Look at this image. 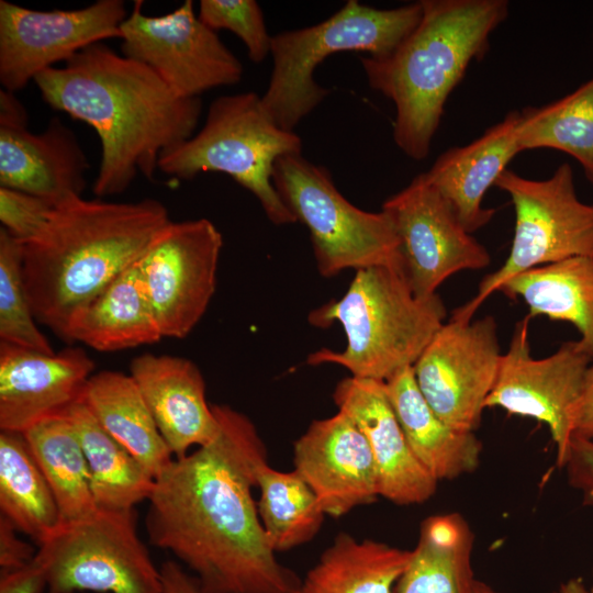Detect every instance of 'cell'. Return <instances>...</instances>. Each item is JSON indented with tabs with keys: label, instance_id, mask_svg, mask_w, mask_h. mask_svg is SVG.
Returning a JSON list of instances; mask_svg holds the SVG:
<instances>
[{
	"label": "cell",
	"instance_id": "obj_1",
	"mask_svg": "<svg viewBox=\"0 0 593 593\" xmlns=\"http://www.w3.org/2000/svg\"><path fill=\"white\" fill-rule=\"evenodd\" d=\"M212 409L216 436L155 478L148 540L191 570L202 593H298L301 579L277 559L253 497L265 444L248 416Z\"/></svg>",
	"mask_w": 593,
	"mask_h": 593
},
{
	"label": "cell",
	"instance_id": "obj_2",
	"mask_svg": "<svg viewBox=\"0 0 593 593\" xmlns=\"http://www.w3.org/2000/svg\"><path fill=\"white\" fill-rule=\"evenodd\" d=\"M34 83L52 109L92 126L101 156L92 191L123 193L138 174L153 180L160 154L190 138L202 101L178 97L146 65L103 42L38 74Z\"/></svg>",
	"mask_w": 593,
	"mask_h": 593
},
{
	"label": "cell",
	"instance_id": "obj_3",
	"mask_svg": "<svg viewBox=\"0 0 593 593\" xmlns=\"http://www.w3.org/2000/svg\"><path fill=\"white\" fill-rule=\"evenodd\" d=\"M171 222L155 199L70 197L23 244L22 275L37 323L65 340L71 318L134 265Z\"/></svg>",
	"mask_w": 593,
	"mask_h": 593
},
{
	"label": "cell",
	"instance_id": "obj_4",
	"mask_svg": "<svg viewBox=\"0 0 593 593\" xmlns=\"http://www.w3.org/2000/svg\"><path fill=\"white\" fill-rule=\"evenodd\" d=\"M421 3L419 22L390 54L360 57L370 88L394 104L395 145L414 160L428 156L448 97L510 14L506 0Z\"/></svg>",
	"mask_w": 593,
	"mask_h": 593
},
{
	"label": "cell",
	"instance_id": "obj_5",
	"mask_svg": "<svg viewBox=\"0 0 593 593\" xmlns=\"http://www.w3.org/2000/svg\"><path fill=\"white\" fill-rule=\"evenodd\" d=\"M446 316L438 293L416 296L400 269H359L339 300L309 315L310 323L318 327L338 322L346 335L345 348H321L306 362L338 365L350 377L384 382L415 363Z\"/></svg>",
	"mask_w": 593,
	"mask_h": 593
},
{
	"label": "cell",
	"instance_id": "obj_6",
	"mask_svg": "<svg viewBox=\"0 0 593 593\" xmlns=\"http://www.w3.org/2000/svg\"><path fill=\"white\" fill-rule=\"evenodd\" d=\"M421 16V1L377 9L348 0L317 24L272 35L273 66L268 87L260 96L265 111L279 127L294 132L329 94L314 79L315 69L328 55L362 52L373 57L385 56L413 31Z\"/></svg>",
	"mask_w": 593,
	"mask_h": 593
},
{
	"label": "cell",
	"instance_id": "obj_7",
	"mask_svg": "<svg viewBox=\"0 0 593 593\" xmlns=\"http://www.w3.org/2000/svg\"><path fill=\"white\" fill-rule=\"evenodd\" d=\"M293 154H302L299 135L279 127L260 96L246 91L214 99L201 128L160 154L158 170L182 180L226 174L255 195L270 222L289 225L296 220L277 192L272 172L278 158Z\"/></svg>",
	"mask_w": 593,
	"mask_h": 593
},
{
	"label": "cell",
	"instance_id": "obj_8",
	"mask_svg": "<svg viewBox=\"0 0 593 593\" xmlns=\"http://www.w3.org/2000/svg\"><path fill=\"white\" fill-rule=\"evenodd\" d=\"M272 182L296 222L307 227L323 277L370 267L402 271L400 243L388 214L350 203L327 168L302 154L286 155L275 163Z\"/></svg>",
	"mask_w": 593,
	"mask_h": 593
},
{
	"label": "cell",
	"instance_id": "obj_9",
	"mask_svg": "<svg viewBox=\"0 0 593 593\" xmlns=\"http://www.w3.org/2000/svg\"><path fill=\"white\" fill-rule=\"evenodd\" d=\"M515 212L512 246L504 264L483 277L477 294L452 313L469 322L482 303L510 279L572 257L593 256V204L579 200L572 167L564 163L544 180L506 169L495 182Z\"/></svg>",
	"mask_w": 593,
	"mask_h": 593
},
{
	"label": "cell",
	"instance_id": "obj_10",
	"mask_svg": "<svg viewBox=\"0 0 593 593\" xmlns=\"http://www.w3.org/2000/svg\"><path fill=\"white\" fill-rule=\"evenodd\" d=\"M34 560L48 593H165L134 510L98 508L61 523L38 545Z\"/></svg>",
	"mask_w": 593,
	"mask_h": 593
},
{
	"label": "cell",
	"instance_id": "obj_11",
	"mask_svg": "<svg viewBox=\"0 0 593 593\" xmlns=\"http://www.w3.org/2000/svg\"><path fill=\"white\" fill-rule=\"evenodd\" d=\"M143 1L121 25V53L150 68L178 97L200 98L208 90L240 81L244 68L217 33L200 21L193 2L157 16Z\"/></svg>",
	"mask_w": 593,
	"mask_h": 593
},
{
	"label": "cell",
	"instance_id": "obj_12",
	"mask_svg": "<svg viewBox=\"0 0 593 593\" xmlns=\"http://www.w3.org/2000/svg\"><path fill=\"white\" fill-rule=\"evenodd\" d=\"M222 247V234L210 220L171 221L136 261L163 337L184 338L205 314Z\"/></svg>",
	"mask_w": 593,
	"mask_h": 593
},
{
	"label": "cell",
	"instance_id": "obj_13",
	"mask_svg": "<svg viewBox=\"0 0 593 593\" xmlns=\"http://www.w3.org/2000/svg\"><path fill=\"white\" fill-rule=\"evenodd\" d=\"M529 320L527 315L515 325L485 409L501 407L544 423L556 446L557 466L562 468L573 436V410L593 359L579 339L564 342L548 357L534 358Z\"/></svg>",
	"mask_w": 593,
	"mask_h": 593
},
{
	"label": "cell",
	"instance_id": "obj_14",
	"mask_svg": "<svg viewBox=\"0 0 593 593\" xmlns=\"http://www.w3.org/2000/svg\"><path fill=\"white\" fill-rule=\"evenodd\" d=\"M502 353L493 316L450 318L413 365L419 391L451 428L474 433L497 377Z\"/></svg>",
	"mask_w": 593,
	"mask_h": 593
},
{
	"label": "cell",
	"instance_id": "obj_15",
	"mask_svg": "<svg viewBox=\"0 0 593 593\" xmlns=\"http://www.w3.org/2000/svg\"><path fill=\"white\" fill-rule=\"evenodd\" d=\"M381 210L392 221L402 272L416 296H432L450 276L480 270L491 262L488 249L463 227L423 172L389 197Z\"/></svg>",
	"mask_w": 593,
	"mask_h": 593
},
{
	"label": "cell",
	"instance_id": "obj_16",
	"mask_svg": "<svg viewBox=\"0 0 593 593\" xmlns=\"http://www.w3.org/2000/svg\"><path fill=\"white\" fill-rule=\"evenodd\" d=\"M122 0H98L76 10L40 11L0 1V82L25 88L42 71L66 63L83 48L122 38L127 18Z\"/></svg>",
	"mask_w": 593,
	"mask_h": 593
},
{
	"label": "cell",
	"instance_id": "obj_17",
	"mask_svg": "<svg viewBox=\"0 0 593 593\" xmlns=\"http://www.w3.org/2000/svg\"><path fill=\"white\" fill-rule=\"evenodd\" d=\"M293 462L326 516L339 518L380 496L369 444L355 421L340 410L310 424L294 443Z\"/></svg>",
	"mask_w": 593,
	"mask_h": 593
},
{
	"label": "cell",
	"instance_id": "obj_18",
	"mask_svg": "<svg viewBox=\"0 0 593 593\" xmlns=\"http://www.w3.org/2000/svg\"><path fill=\"white\" fill-rule=\"evenodd\" d=\"M94 361L79 347L45 354L0 342V429L24 433L81 400Z\"/></svg>",
	"mask_w": 593,
	"mask_h": 593
},
{
	"label": "cell",
	"instance_id": "obj_19",
	"mask_svg": "<svg viewBox=\"0 0 593 593\" xmlns=\"http://www.w3.org/2000/svg\"><path fill=\"white\" fill-rule=\"evenodd\" d=\"M333 400L355 421L369 444L380 496L398 505H413L435 494L438 482L410 449L383 381L345 378L337 383Z\"/></svg>",
	"mask_w": 593,
	"mask_h": 593
},
{
	"label": "cell",
	"instance_id": "obj_20",
	"mask_svg": "<svg viewBox=\"0 0 593 593\" xmlns=\"http://www.w3.org/2000/svg\"><path fill=\"white\" fill-rule=\"evenodd\" d=\"M130 374L175 458L216 436L219 421L206 401L203 376L192 360L145 353L131 361Z\"/></svg>",
	"mask_w": 593,
	"mask_h": 593
},
{
	"label": "cell",
	"instance_id": "obj_21",
	"mask_svg": "<svg viewBox=\"0 0 593 593\" xmlns=\"http://www.w3.org/2000/svg\"><path fill=\"white\" fill-rule=\"evenodd\" d=\"M88 158L72 130L54 116L41 133L27 125L0 126V187L51 202L81 195Z\"/></svg>",
	"mask_w": 593,
	"mask_h": 593
},
{
	"label": "cell",
	"instance_id": "obj_22",
	"mask_svg": "<svg viewBox=\"0 0 593 593\" xmlns=\"http://www.w3.org/2000/svg\"><path fill=\"white\" fill-rule=\"evenodd\" d=\"M519 123L521 112L510 111L473 142L444 152L423 172L471 234L493 219L496 210L483 208L484 195L495 186L508 163L523 152L518 139Z\"/></svg>",
	"mask_w": 593,
	"mask_h": 593
},
{
	"label": "cell",
	"instance_id": "obj_23",
	"mask_svg": "<svg viewBox=\"0 0 593 593\" xmlns=\"http://www.w3.org/2000/svg\"><path fill=\"white\" fill-rule=\"evenodd\" d=\"M384 388L410 449L437 482L479 467L482 443L474 433L451 428L433 411L417 387L413 366L384 381Z\"/></svg>",
	"mask_w": 593,
	"mask_h": 593
},
{
	"label": "cell",
	"instance_id": "obj_24",
	"mask_svg": "<svg viewBox=\"0 0 593 593\" xmlns=\"http://www.w3.org/2000/svg\"><path fill=\"white\" fill-rule=\"evenodd\" d=\"M161 338L135 262L71 318L65 340L116 351Z\"/></svg>",
	"mask_w": 593,
	"mask_h": 593
},
{
	"label": "cell",
	"instance_id": "obj_25",
	"mask_svg": "<svg viewBox=\"0 0 593 593\" xmlns=\"http://www.w3.org/2000/svg\"><path fill=\"white\" fill-rule=\"evenodd\" d=\"M81 400L102 428L154 479L174 460L131 374L112 370L93 373Z\"/></svg>",
	"mask_w": 593,
	"mask_h": 593
},
{
	"label": "cell",
	"instance_id": "obj_26",
	"mask_svg": "<svg viewBox=\"0 0 593 593\" xmlns=\"http://www.w3.org/2000/svg\"><path fill=\"white\" fill-rule=\"evenodd\" d=\"M473 532L459 513L429 516L394 593H474Z\"/></svg>",
	"mask_w": 593,
	"mask_h": 593
},
{
	"label": "cell",
	"instance_id": "obj_27",
	"mask_svg": "<svg viewBox=\"0 0 593 593\" xmlns=\"http://www.w3.org/2000/svg\"><path fill=\"white\" fill-rule=\"evenodd\" d=\"M521 299L529 316L572 324L593 359V256L572 257L521 273L500 290Z\"/></svg>",
	"mask_w": 593,
	"mask_h": 593
},
{
	"label": "cell",
	"instance_id": "obj_28",
	"mask_svg": "<svg viewBox=\"0 0 593 593\" xmlns=\"http://www.w3.org/2000/svg\"><path fill=\"white\" fill-rule=\"evenodd\" d=\"M412 550L339 533L307 571L298 593H394Z\"/></svg>",
	"mask_w": 593,
	"mask_h": 593
},
{
	"label": "cell",
	"instance_id": "obj_29",
	"mask_svg": "<svg viewBox=\"0 0 593 593\" xmlns=\"http://www.w3.org/2000/svg\"><path fill=\"white\" fill-rule=\"evenodd\" d=\"M65 415L71 422L86 456L97 507L131 511L148 500L155 479L102 428L83 401L75 403Z\"/></svg>",
	"mask_w": 593,
	"mask_h": 593
},
{
	"label": "cell",
	"instance_id": "obj_30",
	"mask_svg": "<svg viewBox=\"0 0 593 593\" xmlns=\"http://www.w3.org/2000/svg\"><path fill=\"white\" fill-rule=\"evenodd\" d=\"M0 512L37 546L63 523L52 489L23 433L0 432Z\"/></svg>",
	"mask_w": 593,
	"mask_h": 593
},
{
	"label": "cell",
	"instance_id": "obj_31",
	"mask_svg": "<svg viewBox=\"0 0 593 593\" xmlns=\"http://www.w3.org/2000/svg\"><path fill=\"white\" fill-rule=\"evenodd\" d=\"M23 435L52 489L63 523L97 511L87 459L69 418L63 414L44 419Z\"/></svg>",
	"mask_w": 593,
	"mask_h": 593
},
{
	"label": "cell",
	"instance_id": "obj_32",
	"mask_svg": "<svg viewBox=\"0 0 593 593\" xmlns=\"http://www.w3.org/2000/svg\"><path fill=\"white\" fill-rule=\"evenodd\" d=\"M256 479L258 514L272 549L282 552L311 541L326 515L304 479L295 470H276L267 460L257 467Z\"/></svg>",
	"mask_w": 593,
	"mask_h": 593
},
{
	"label": "cell",
	"instance_id": "obj_33",
	"mask_svg": "<svg viewBox=\"0 0 593 593\" xmlns=\"http://www.w3.org/2000/svg\"><path fill=\"white\" fill-rule=\"evenodd\" d=\"M521 112L522 150L552 148L572 156L593 184V78L563 98Z\"/></svg>",
	"mask_w": 593,
	"mask_h": 593
},
{
	"label": "cell",
	"instance_id": "obj_34",
	"mask_svg": "<svg viewBox=\"0 0 593 593\" xmlns=\"http://www.w3.org/2000/svg\"><path fill=\"white\" fill-rule=\"evenodd\" d=\"M23 243L0 228V342L54 354L40 331L22 275Z\"/></svg>",
	"mask_w": 593,
	"mask_h": 593
},
{
	"label": "cell",
	"instance_id": "obj_35",
	"mask_svg": "<svg viewBox=\"0 0 593 593\" xmlns=\"http://www.w3.org/2000/svg\"><path fill=\"white\" fill-rule=\"evenodd\" d=\"M197 14L211 30H228L239 37L251 61L261 63L270 54L272 35L255 0H201Z\"/></svg>",
	"mask_w": 593,
	"mask_h": 593
},
{
	"label": "cell",
	"instance_id": "obj_36",
	"mask_svg": "<svg viewBox=\"0 0 593 593\" xmlns=\"http://www.w3.org/2000/svg\"><path fill=\"white\" fill-rule=\"evenodd\" d=\"M54 206L40 197L0 187L1 227L23 244L37 235Z\"/></svg>",
	"mask_w": 593,
	"mask_h": 593
},
{
	"label": "cell",
	"instance_id": "obj_37",
	"mask_svg": "<svg viewBox=\"0 0 593 593\" xmlns=\"http://www.w3.org/2000/svg\"><path fill=\"white\" fill-rule=\"evenodd\" d=\"M569 484L582 494L584 505H593V440L573 436L563 467Z\"/></svg>",
	"mask_w": 593,
	"mask_h": 593
},
{
	"label": "cell",
	"instance_id": "obj_38",
	"mask_svg": "<svg viewBox=\"0 0 593 593\" xmlns=\"http://www.w3.org/2000/svg\"><path fill=\"white\" fill-rule=\"evenodd\" d=\"M16 532L7 518L0 516V574L25 567L36 555L31 545L18 537Z\"/></svg>",
	"mask_w": 593,
	"mask_h": 593
},
{
	"label": "cell",
	"instance_id": "obj_39",
	"mask_svg": "<svg viewBox=\"0 0 593 593\" xmlns=\"http://www.w3.org/2000/svg\"><path fill=\"white\" fill-rule=\"evenodd\" d=\"M44 589L46 582L34 559L19 570L0 574V593H42Z\"/></svg>",
	"mask_w": 593,
	"mask_h": 593
},
{
	"label": "cell",
	"instance_id": "obj_40",
	"mask_svg": "<svg viewBox=\"0 0 593 593\" xmlns=\"http://www.w3.org/2000/svg\"><path fill=\"white\" fill-rule=\"evenodd\" d=\"M572 430L573 436L593 440V362L585 373L582 390L573 410Z\"/></svg>",
	"mask_w": 593,
	"mask_h": 593
},
{
	"label": "cell",
	"instance_id": "obj_41",
	"mask_svg": "<svg viewBox=\"0 0 593 593\" xmlns=\"http://www.w3.org/2000/svg\"><path fill=\"white\" fill-rule=\"evenodd\" d=\"M159 571L165 593H202L193 575L187 573L178 562L167 560Z\"/></svg>",
	"mask_w": 593,
	"mask_h": 593
},
{
	"label": "cell",
	"instance_id": "obj_42",
	"mask_svg": "<svg viewBox=\"0 0 593 593\" xmlns=\"http://www.w3.org/2000/svg\"><path fill=\"white\" fill-rule=\"evenodd\" d=\"M27 112L14 92L0 91V126L27 125Z\"/></svg>",
	"mask_w": 593,
	"mask_h": 593
},
{
	"label": "cell",
	"instance_id": "obj_43",
	"mask_svg": "<svg viewBox=\"0 0 593 593\" xmlns=\"http://www.w3.org/2000/svg\"><path fill=\"white\" fill-rule=\"evenodd\" d=\"M553 593H591V591L586 589L582 579L571 578L561 583Z\"/></svg>",
	"mask_w": 593,
	"mask_h": 593
},
{
	"label": "cell",
	"instance_id": "obj_44",
	"mask_svg": "<svg viewBox=\"0 0 593 593\" xmlns=\"http://www.w3.org/2000/svg\"><path fill=\"white\" fill-rule=\"evenodd\" d=\"M474 593H499V592H496L494 589H492L484 582H481L478 580L475 583Z\"/></svg>",
	"mask_w": 593,
	"mask_h": 593
},
{
	"label": "cell",
	"instance_id": "obj_45",
	"mask_svg": "<svg viewBox=\"0 0 593 593\" xmlns=\"http://www.w3.org/2000/svg\"><path fill=\"white\" fill-rule=\"evenodd\" d=\"M592 573H593V570H592ZM590 591H591V593H593V585L591 586Z\"/></svg>",
	"mask_w": 593,
	"mask_h": 593
}]
</instances>
